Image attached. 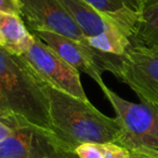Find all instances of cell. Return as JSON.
I'll return each mask as SVG.
<instances>
[{
  "mask_svg": "<svg viewBox=\"0 0 158 158\" xmlns=\"http://www.w3.org/2000/svg\"><path fill=\"white\" fill-rule=\"evenodd\" d=\"M100 87L116 113L120 127L118 145L128 151L158 152V106L129 102L105 84Z\"/></svg>",
  "mask_w": 158,
  "mask_h": 158,
  "instance_id": "3",
  "label": "cell"
},
{
  "mask_svg": "<svg viewBox=\"0 0 158 158\" xmlns=\"http://www.w3.org/2000/svg\"><path fill=\"white\" fill-rule=\"evenodd\" d=\"M0 12L21 16V7L19 0H0Z\"/></svg>",
  "mask_w": 158,
  "mask_h": 158,
  "instance_id": "16",
  "label": "cell"
},
{
  "mask_svg": "<svg viewBox=\"0 0 158 158\" xmlns=\"http://www.w3.org/2000/svg\"><path fill=\"white\" fill-rule=\"evenodd\" d=\"M133 46H158V2L144 8L143 15L134 35L130 38Z\"/></svg>",
  "mask_w": 158,
  "mask_h": 158,
  "instance_id": "12",
  "label": "cell"
},
{
  "mask_svg": "<svg viewBox=\"0 0 158 158\" xmlns=\"http://www.w3.org/2000/svg\"><path fill=\"white\" fill-rule=\"evenodd\" d=\"M115 76L128 85L141 102L158 106V46L130 44L125 54L119 55Z\"/></svg>",
  "mask_w": 158,
  "mask_h": 158,
  "instance_id": "5",
  "label": "cell"
},
{
  "mask_svg": "<svg viewBox=\"0 0 158 158\" xmlns=\"http://www.w3.org/2000/svg\"><path fill=\"white\" fill-rule=\"evenodd\" d=\"M0 98L14 116L53 132L48 97L41 80L23 56L11 54L2 47H0Z\"/></svg>",
  "mask_w": 158,
  "mask_h": 158,
  "instance_id": "2",
  "label": "cell"
},
{
  "mask_svg": "<svg viewBox=\"0 0 158 158\" xmlns=\"http://www.w3.org/2000/svg\"><path fill=\"white\" fill-rule=\"evenodd\" d=\"M21 123H22V121H21ZM19 123H11L7 120L0 119V143L3 142L6 139L11 135L14 128H15Z\"/></svg>",
  "mask_w": 158,
  "mask_h": 158,
  "instance_id": "17",
  "label": "cell"
},
{
  "mask_svg": "<svg viewBox=\"0 0 158 158\" xmlns=\"http://www.w3.org/2000/svg\"><path fill=\"white\" fill-rule=\"evenodd\" d=\"M66 149L53 132L22 121L0 143V158H63Z\"/></svg>",
  "mask_w": 158,
  "mask_h": 158,
  "instance_id": "7",
  "label": "cell"
},
{
  "mask_svg": "<svg viewBox=\"0 0 158 158\" xmlns=\"http://www.w3.org/2000/svg\"><path fill=\"white\" fill-rule=\"evenodd\" d=\"M103 18L114 23L128 38L134 35L143 15L142 0H84Z\"/></svg>",
  "mask_w": 158,
  "mask_h": 158,
  "instance_id": "9",
  "label": "cell"
},
{
  "mask_svg": "<svg viewBox=\"0 0 158 158\" xmlns=\"http://www.w3.org/2000/svg\"><path fill=\"white\" fill-rule=\"evenodd\" d=\"M90 47L104 53L113 55H123L130 46V39L118 27H113L102 34L87 38Z\"/></svg>",
  "mask_w": 158,
  "mask_h": 158,
  "instance_id": "13",
  "label": "cell"
},
{
  "mask_svg": "<svg viewBox=\"0 0 158 158\" xmlns=\"http://www.w3.org/2000/svg\"><path fill=\"white\" fill-rule=\"evenodd\" d=\"M59 2L74 19L86 38L100 35L113 27H118L103 18L84 0H59Z\"/></svg>",
  "mask_w": 158,
  "mask_h": 158,
  "instance_id": "10",
  "label": "cell"
},
{
  "mask_svg": "<svg viewBox=\"0 0 158 158\" xmlns=\"http://www.w3.org/2000/svg\"><path fill=\"white\" fill-rule=\"evenodd\" d=\"M74 153L78 158H103L105 153V144L84 143L77 146Z\"/></svg>",
  "mask_w": 158,
  "mask_h": 158,
  "instance_id": "14",
  "label": "cell"
},
{
  "mask_svg": "<svg viewBox=\"0 0 158 158\" xmlns=\"http://www.w3.org/2000/svg\"><path fill=\"white\" fill-rule=\"evenodd\" d=\"M41 84L48 97L52 131L66 148L75 151L84 143L118 144L120 127L116 118L102 114L89 100L77 99L42 80Z\"/></svg>",
  "mask_w": 158,
  "mask_h": 158,
  "instance_id": "1",
  "label": "cell"
},
{
  "mask_svg": "<svg viewBox=\"0 0 158 158\" xmlns=\"http://www.w3.org/2000/svg\"><path fill=\"white\" fill-rule=\"evenodd\" d=\"M0 29L5 39L2 48L11 54L23 55L34 40L23 19L15 14L0 12Z\"/></svg>",
  "mask_w": 158,
  "mask_h": 158,
  "instance_id": "11",
  "label": "cell"
},
{
  "mask_svg": "<svg viewBox=\"0 0 158 158\" xmlns=\"http://www.w3.org/2000/svg\"><path fill=\"white\" fill-rule=\"evenodd\" d=\"M5 44V39H3L2 33H1V29H0V47H3Z\"/></svg>",
  "mask_w": 158,
  "mask_h": 158,
  "instance_id": "22",
  "label": "cell"
},
{
  "mask_svg": "<svg viewBox=\"0 0 158 158\" xmlns=\"http://www.w3.org/2000/svg\"><path fill=\"white\" fill-rule=\"evenodd\" d=\"M143 2H144L145 7H147V6H151V5H154V3L158 2V0H142Z\"/></svg>",
  "mask_w": 158,
  "mask_h": 158,
  "instance_id": "21",
  "label": "cell"
},
{
  "mask_svg": "<svg viewBox=\"0 0 158 158\" xmlns=\"http://www.w3.org/2000/svg\"><path fill=\"white\" fill-rule=\"evenodd\" d=\"M0 119H3V120H7L11 123H19L21 121H23L22 119L18 118L16 116H14L11 112L7 108V106L5 105L2 99L0 98Z\"/></svg>",
  "mask_w": 158,
  "mask_h": 158,
  "instance_id": "18",
  "label": "cell"
},
{
  "mask_svg": "<svg viewBox=\"0 0 158 158\" xmlns=\"http://www.w3.org/2000/svg\"><path fill=\"white\" fill-rule=\"evenodd\" d=\"M103 158H130V153L127 148L115 143L105 144V153Z\"/></svg>",
  "mask_w": 158,
  "mask_h": 158,
  "instance_id": "15",
  "label": "cell"
},
{
  "mask_svg": "<svg viewBox=\"0 0 158 158\" xmlns=\"http://www.w3.org/2000/svg\"><path fill=\"white\" fill-rule=\"evenodd\" d=\"M63 158H78L76 155H75V153L73 151H69V149H66L65 152H64V155H63Z\"/></svg>",
  "mask_w": 158,
  "mask_h": 158,
  "instance_id": "20",
  "label": "cell"
},
{
  "mask_svg": "<svg viewBox=\"0 0 158 158\" xmlns=\"http://www.w3.org/2000/svg\"><path fill=\"white\" fill-rule=\"evenodd\" d=\"M130 158H158V152L129 151Z\"/></svg>",
  "mask_w": 158,
  "mask_h": 158,
  "instance_id": "19",
  "label": "cell"
},
{
  "mask_svg": "<svg viewBox=\"0 0 158 158\" xmlns=\"http://www.w3.org/2000/svg\"><path fill=\"white\" fill-rule=\"evenodd\" d=\"M44 44L54 50L77 72L90 76L99 86L104 84L102 73L108 70L116 75L119 55L104 53L89 44L76 41L60 34L44 29H28Z\"/></svg>",
  "mask_w": 158,
  "mask_h": 158,
  "instance_id": "4",
  "label": "cell"
},
{
  "mask_svg": "<svg viewBox=\"0 0 158 158\" xmlns=\"http://www.w3.org/2000/svg\"><path fill=\"white\" fill-rule=\"evenodd\" d=\"M21 56L42 81L77 99L88 101L80 81V73L36 36L28 50Z\"/></svg>",
  "mask_w": 158,
  "mask_h": 158,
  "instance_id": "6",
  "label": "cell"
},
{
  "mask_svg": "<svg viewBox=\"0 0 158 158\" xmlns=\"http://www.w3.org/2000/svg\"><path fill=\"white\" fill-rule=\"evenodd\" d=\"M21 18L28 29H44L88 44L79 28L59 0H19Z\"/></svg>",
  "mask_w": 158,
  "mask_h": 158,
  "instance_id": "8",
  "label": "cell"
}]
</instances>
